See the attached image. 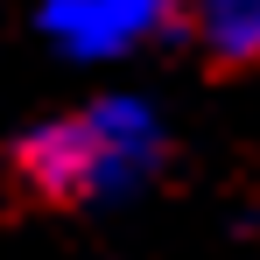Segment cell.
I'll list each match as a JSON object with an SVG mask.
<instances>
[{
    "label": "cell",
    "mask_w": 260,
    "mask_h": 260,
    "mask_svg": "<svg viewBox=\"0 0 260 260\" xmlns=\"http://www.w3.org/2000/svg\"><path fill=\"white\" fill-rule=\"evenodd\" d=\"M197 43L218 63H253L260 56V0H190Z\"/></svg>",
    "instance_id": "3"
},
{
    "label": "cell",
    "mask_w": 260,
    "mask_h": 260,
    "mask_svg": "<svg viewBox=\"0 0 260 260\" xmlns=\"http://www.w3.org/2000/svg\"><path fill=\"white\" fill-rule=\"evenodd\" d=\"M169 14H176V0H49L43 28L71 56H120L148 28H162Z\"/></svg>",
    "instance_id": "2"
},
{
    "label": "cell",
    "mask_w": 260,
    "mask_h": 260,
    "mask_svg": "<svg viewBox=\"0 0 260 260\" xmlns=\"http://www.w3.org/2000/svg\"><path fill=\"white\" fill-rule=\"evenodd\" d=\"M162 162V127L141 99H99L85 113H63L21 141V176L49 204L120 197Z\"/></svg>",
    "instance_id": "1"
}]
</instances>
